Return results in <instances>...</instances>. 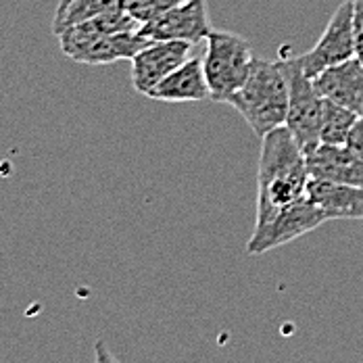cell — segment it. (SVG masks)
I'll return each instance as SVG.
<instances>
[{"mask_svg":"<svg viewBox=\"0 0 363 363\" xmlns=\"http://www.w3.org/2000/svg\"><path fill=\"white\" fill-rule=\"evenodd\" d=\"M353 57H357L353 34V0H347L332 13L324 34L311 50L298 57V63L303 73L313 79L328 67L345 63Z\"/></svg>","mask_w":363,"mask_h":363,"instance_id":"obj_6","label":"cell"},{"mask_svg":"<svg viewBox=\"0 0 363 363\" xmlns=\"http://www.w3.org/2000/svg\"><path fill=\"white\" fill-rule=\"evenodd\" d=\"M192 57V44L182 40H152L132 59V86L138 94L148 92L161 84L169 73Z\"/></svg>","mask_w":363,"mask_h":363,"instance_id":"obj_7","label":"cell"},{"mask_svg":"<svg viewBox=\"0 0 363 363\" xmlns=\"http://www.w3.org/2000/svg\"><path fill=\"white\" fill-rule=\"evenodd\" d=\"M148 99L161 103H201L211 101V92L205 79L203 59L190 57L174 73H169L161 84H157Z\"/></svg>","mask_w":363,"mask_h":363,"instance_id":"obj_12","label":"cell"},{"mask_svg":"<svg viewBox=\"0 0 363 363\" xmlns=\"http://www.w3.org/2000/svg\"><path fill=\"white\" fill-rule=\"evenodd\" d=\"M249 40L238 34L213 30L203 55L205 79L213 103H225L245 86L255 63Z\"/></svg>","mask_w":363,"mask_h":363,"instance_id":"obj_3","label":"cell"},{"mask_svg":"<svg viewBox=\"0 0 363 363\" xmlns=\"http://www.w3.org/2000/svg\"><path fill=\"white\" fill-rule=\"evenodd\" d=\"M347 146L363 157V115H359V119H357V123H355V128L347 140Z\"/></svg>","mask_w":363,"mask_h":363,"instance_id":"obj_19","label":"cell"},{"mask_svg":"<svg viewBox=\"0 0 363 363\" xmlns=\"http://www.w3.org/2000/svg\"><path fill=\"white\" fill-rule=\"evenodd\" d=\"M121 6H125V0H59L52 17V34L59 38L73 26Z\"/></svg>","mask_w":363,"mask_h":363,"instance_id":"obj_15","label":"cell"},{"mask_svg":"<svg viewBox=\"0 0 363 363\" xmlns=\"http://www.w3.org/2000/svg\"><path fill=\"white\" fill-rule=\"evenodd\" d=\"M259 138L286 123L289 79L280 61L255 59L245 86L228 101Z\"/></svg>","mask_w":363,"mask_h":363,"instance_id":"obj_2","label":"cell"},{"mask_svg":"<svg viewBox=\"0 0 363 363\" xmlns=\"http://www.w3.org/2000/svg\"><path fill=\"white\" fill-rule=\"evenodd\" d=\"M353 34L357 59L363 63V0H353Z\"/></svg>","mask_w":363,"mask_h":363,"instance_id":"obj_18","label":"cell"},{"mask_svg":"<svg viewBox=\"0 0 363 363\" xmlns=\"http://www.w3.org/2000/svg\"><path fill=\"white\" fill-rule=\"evenodd\" d=\"M357 119H359V115L355 111L340 107V105L324 99V103H322V130H320L322 145H347Z\"/></svg>","mask_w":363,"mask_h":363,"instance_id":"obj_16","label":"cell"},{"mask_svg":"<svg viewBox=\"0 0 363 363\" xmlns=\"http://www.w3.org/2000/svg\"><path fill=\"white\" fill-rule=\"evenodd\" d=\"M280 65L289 79V113L284 125L291 130L294 140L305 150V155H309L322 145L320 130L324 99L318 94L313 79L303 73L298 57H282Z\"/></svg>","mask_w":363,"mask_h":363,"instance_id":"obj_4","label":"cell"},{"mask_svg":"<svg viewBox=\"0 0 363 363\" xmlns=\"http://www.w3.org/2000/svg\"><path fill=\"white\" fill-rule=\"evenodd\" d=\"M307 199L322 209L326 219H363V188L328 180H309Z\"/></svg>","mask_w":363,"mask_h":363,"instance_id":"obj_13","label":"cell"},{"mask_svg":"<svg viewBox=\"0 0 363 363\" xmlns=\"http://www.w3.org/2000/svg\"><path fill=\"white\" fill-rule=\"evenodd\" d=\"M94 363H121L113 353H111L109 345L105 340H96L94 342Z\"/></svg>","mask_w":363,"mask_h":363,"instance_id":"obj_20","label":"cell"},{"mask_svg":"<svg viewBox=\"0 0 363 363\" xmlns=\"http://www.w3.org/2000/svg\"><path fill=\"white\" fill-rule=\"evenodd\" d=\"M309 174L313 180H328L363 188V157L347 145H320L307 155Z\"/></svg>","mask_w":363,"mask_h":363,"instance_id":"obj_11","label":"cell"},{"mask_svg":"<svg viewBox=\"0 0 363 363\" xmlns=\"http://www.w3.org/2000/svg\"><path fill=\"white\" fill-rule=\"evenodd\" d=\"M311 180L307 155L286 125H280L261 138L257 169V218L261 223L278 209L305 196Z\"/></svg>","mask_w":363,"mask_h":363,"instance_id":"obj_1","label":"cell"},{"mask_svg":"<svg viewBox=\"0 0 363 363\" xmlns=\"http://www.w3.org/2000/svg\"><path fill=\"white\" fill-rule=\"evenodd\" d=\"M132 30H140V23L128 13L125 6H121V9H113L94 19H88L79 26L69 28L67 32H63L59 36V44H61V50H67L72 46H77V44L94 40V38L111 36V34H119V32H132Z\"/></svg>","mask_w":363,"mask_h":363,"instance_id":"obj_14","label":"cell"},{"mask_svg":"<svg viewBox=\"0 0 363 363\" xmlns=\"http://www.w3.org/2000/svg\"><path fill=\"white\" fill-rule=\"evenodd\" d=\"M211 32L207 0H188L140 26V34L150 40H182L192 46L207 40Z\"/></svg>","mask_w":363,"mask_h":363,"instance_id":"obj_8","label":"cell"},{"mask_svg":"<svg viewBox=\"0 0 363 363\" xmlns=\"http://www.w3.org/2000/svg\"><path fill=\"white\" fill-rule=\"evenodd\" d=\"M326 221L328 219L322 213V209L315 207L305 194L291 205L278 209L272 218L255 223L253 236L247 245V253L259 257L274 249H280L292 240L318 230Z\"/></svg>","mask_w":363,"mask_h":363,"instance_id":"obj_5","label":"cell"},{"mask_svg":"<svg viewBox=\"0 0 363 363\" xmlns=\"http://www.w3.org/2000/svg\"><path fill=\"white\" fill-rule=\"evenodd\" d=\"M313 86L322 99L363 115V63L357 57L315 75Z\"/></svg>","mask_w":363,"mask_h":363,"instance_id":"obj_10","label":"cell"},{"mask_svg":"<svg viewBox=\"0 0 363 363\" xmlns=\"http://www.w3.org/2000/svg\"><path fill=\"white\" fill-rule=\"evenodd\" d=\"M188 0H125V9L128 13L143 26L152 21L155 17L167 13L174 6H180Z\"/></svg>","mask_w":363,"mask_h":363,"instance_id":"obj_17","label":"cell"},{"mask_svg":"<svg viewBox=\"0 0 363 363\" xmlns=\"http://www.w3.org/2000/svg\"><path fill=\"white\" fill-rule=\"evenodd\" d=\"M150 42L152 40L143 36L140 30H132L82 42L63 50V55L84 65H111L117 61H132Z\"/></svg>","mask_w":363,"mask_h":363,"instance_id":"obj_9","label":"cell"}]
</instances>
